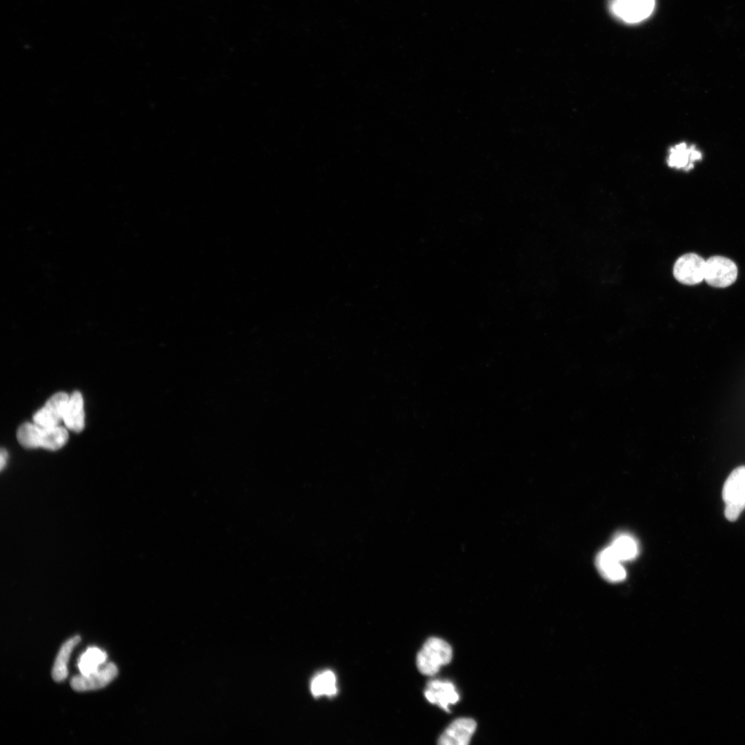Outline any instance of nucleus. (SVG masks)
Wrapping results in <instances>:
<instances>
[{
	"instance_id": "nucleus-1",
	"label": "nucleus",
	"mask_w": 745,
	"mask_h": 745,
	"mask_svg": "<svg viewBox=\"0 0 745 745\" xmlns=\"http://www.w3.org/2000/svg\"><path fill=\"white\" fill-rule=\"evenodd\" d=\"M453 657V650L442 639L430 637L426 640L417 655V666L425 675H435L441 666L448 664Z\"/></svg>"
},
{
	"instance_id": "nucleus-2",
	"label": "nucleus",
	"mask_w": 745,
	"mask_h": 745,
	"mask_svg": "<svg viewBox=\"0 0 745 745\" xmlns=\"http://www.w3.org/2000/svg\"><path fill=\"white\" fill-rule=\"evenodd\" d=\"M722 497L724 514L728 521H735L745 509V466L734 469L726 479Z\"/></svg>"
},
{
	"instance_id": "nucleus-3",
	"label": "nucleus",
	"mask_w": 745,
	"mask_h": 745,
	"mask_svg": "<svg viewBox=\"0 0 745 745\" xmlns=\"http://www.w3.org/2000/svg\"><path fill=\"white\" fill-rule=\"evenodd\" d=\"M737 276V268L731 259L713 256L706 261L704 280L713 287L725 288L733 284Z\"/></svg>"
},
{
	"instance_id": "nucleus-4",
	"label": "nucleus",
	"mask_w": 745,
	"mask_h": 745,
	"mask_svg": "<svg viewBox=\"0 0 745 745\" xmlns=\"http://www.w3.org/2000/svg\"><path fill=\"white\" fill-rule=\"evenodd\" d=\"M706 261L695 253L681 256L675 263L673 275L675 279L686 285H695L704 279Z\"/></svg>"
},
{
	"instance_id": "nucleus-5",
	"label": "nucleus",
	"mask_w": 745,
	"mask_h": 745,
	"mask_svg": "<svg viewBox=\"0 0 745 745\" xmlns=\"http://www.w3.org/2000/svg\"><path fill=\"white\" fill-rule=\"evenodd\" d=\"M69 395L63 392H59L50 397L43 407L38 410L33 416V422L39 426L46 428L59 426L63 421V416Z\"/></svg>"
},
{
	"instance_id": "nucleus-6",
	"label": "nucleus",
	"mask_w": 745,
	"mask_h": 745,
	"mask_svg": "<svg viewBox=\"0 0 745 745\" xmlns=\"http://www.w3.org/2000/svg\"><path fill=\"white\" fill-rule=\"evenodd\" d=\"M118 675L117 666L110 662L97 672L88 675L74 676L70 680L71 687L76 691H86L101 688L112 682Z\"/></svg>"
},
{
	"instance_id": "nucleus-7",
	"label": "nucleus",
	"mask_w": 745,
	"mask_h": 745,
	"mask_svg": "<svg viewBox=\"0 0 745 745\" xmlns=\"http://www.w3.org/2000/svg\"><path fill=\"white\" fill-rule=\"evenodd\" d=\"M654 6L655 0H615L613 11L626 22L637 23L649 17Z\"/></svg>"
},
{
	"instance_id": "nucleus-8",
	"label": "nucleus",
	"mask_w": 745,
	"mask_h": 745,
	"mask_svg": "<svg viewBox=\"0 0 745 745\" xmlns=\"http://www.w3.org/2000/svg\"><path fill=\"white\" fill-rule=\"evenodd\" d=\"M476 726L475 721L471 718H458L446 728L437 743L440 745H467Z\"/></svg>"
},
{
	"instance_id": "nucleus-9",
	"label": "nucleus",
	"mask_w": 745,
	"mask_h": 745,
	"mask_svg": "<svg viewBox=\"0 0 745 745\" xmlns=\"http://www.w3.org/2000/svg\"><path fill=\"white\" fill-rule=\"evenodd\" d=\"M424 695L432 704H436L448 712L449 704H454L459 696L453 683L435 679L430 681L425 689Z\"/></svg>"
},
{
	"instance_id": "nucleus-10",
	"label": "nucleus",
	"mask_w": 745,
	"mask_h": 745,
	"mask_svg": "<svg viewBox=\"0 0 745 745\" xmlns=\"http://www.w3.org/2000/svg\"><path fill=\"white\" fill-rule=\"evenodd\" d=\"M702 152L695 145L685 142L675 145L669 149L667 163L669 167L688 171L694 168L695 163L701 160Z\"/></svg>"
},
{
	"instance_id": "nucleus-11",
	"label": "nucleus",
	"mask_w": 745,
	"mask_h": 745,
	"mask_svg": "<svg viewBox=\"0 0 745 745\" xmlns=\"http://www.w3.org/2000/svg\"><path fill=\"white\" fill-rule=\"evenodd\" d=\"M621 562L615 555L609 546L597 556L596 566L602 577L611 582H619L626 576Z\"/></svg>"
},
{
	"instance_id": "nucleus-12",
	"label": "nucleus",
	"mask_w": 745,
	"mask_h": 745,
	"mask_svg": "<svg viewBox=\"0 0 745 745\" xmlns=\"http://www.w3.org/2000/svg\"><path fill=\"white\" fill-rule=\"evenodd\" d=\"M63 421L67 429L76 433H79L84 428L83 399L80 392L74 391L69 396L63 416Z\"/></svg>"
},
{
	"instance_id": "nucleus-13",
	"label": "nucleus",
	"mask_w": 745,
	"mask_h": 745,
	"mask_svg": "<svg viewBox=\"0 0 745 745\" xmlns=\"http://www.w3.org/2000/svg\"><path fill=\"white\" fill-rule=\"evenodd\" d=\"M80 641V637L79 635H76L74 637L67 640L61 646L57 655L52 670V677L55 682H61L64 680L68 676V662L70 658V653L75 645H77Z\"/></svg>"
},
{
	"instance_id": "nucleus-14",
	"label": "nucleus",
	"mask_w": 745,
	"mask_h": 745,
	"mask_svg": "<svg viewBox=\"0 0 745 745\" xmlns=\"http://www.w3.org/2000/svg\"><path fill=\"white\" fill-rule=\"evenodd\" d=\"M310 691L315 697L335 695L337 687L335 673L332 670H326L315 675L310 682Z\"/></svg>"
},
{
	"instance_id": "nucleus-15",
	"label": "nucleus",
	"mask_w": 745,
	"mask_h": 745,
	"mask_svg": "<svg viewBox=\"0 0 745 745\" xmlns=\"http://www.w3.org/2000/svg\"><path fill=\"white\" fill-rule=\"evenodd\" d=\"M107 657L106 653L97 647L88 648L78 659L77 666L81 674L88 675L97 672L106 662Z\"/></svg>"
},
{
	"instance_id": "nucleus-16",
	"label": "nucleus",
	"mask_w": 745,
	"mask_h": 745,
	"mask_svg": "<svg viewBox=\"0 0 745 745\" xmlns=\"http://www.w3.org/2000/svg\"><path fill=\"white\" fill-rule=\"evenodd\" d=\"M609 547L620 562L633 559L639 552L636 541L627 534L616 536Z\"/></svg>"
},
{
	"instance_id": "nucleus-17",
	"label": "nucleus",
	"mask_w": 745,
	"mask_h": 745,
	"mask_svg": "<svg viewBox=\"0 0 745 745\" xmlns=\"http://www.w3.org/2000/svg\"><path fill=\"white\" fill-rule=\"evenodd\" d=\"M68 437V430L59 425L41 428L39 447L49 450H57L66 444Z\"/></svg>"
},
{
	"instance_id": "nucleus-18",
	"label": "nucleus",
	"mask_w": 745,
	"mask_h": 745,
	"mask_svg": "<svg viewBox=\"0 0 745 745\" xmlns=\"http://www.w3.org/2000/svg\"><path fill=\"white\" fill-rule=\"evenodd\" d=\"M41 427L34 423H24L21 425L17 433L19 444L26 448H39Z\"/></svg>"
},
{
	"instance_id": "nucleus-19",
	"label": "nucleus",
	"mask_w": 745,
	"mask_h": 745,
	"mask_svg": "<svg viewBox=\"0 0 745 745\" xmlns=\"http://www.w3.org/2000/svg\"><path fill=\"white\" fill-rule=\"evenodd\" d=\"M0 457L1 469L3 470L6 464V461L8 457V452L6 450V449L1 448Z\"/></svg>"
},
{
	"instance_id": "nucleus-20",
	"label": "nucleus",
	"mask_w": 745,
	"mask_h": 745,
	"mask_svg": "<svg viewBox=\"0 0 745 745\" xmlns=\"http://www.w3.org/2000/svg\"><path fill=\"white\" fill-rule=\"evenodd\" d=\"M617 1H626V0H617Z\"/></svg>"
}]
</instances>
